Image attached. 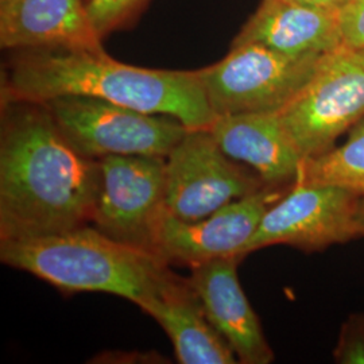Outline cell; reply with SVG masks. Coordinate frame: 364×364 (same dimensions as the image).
I'll use <instances>...</instances> for the list:
<instances>
[{
  "instance_id": "cell-1",
  "label": "cell",
  "mask_w": 364,
  "mask_h": 364,
  "mask_svg": "<svg viewBox=\"0 0 364 364\" xmlns=\"http://www.w3.org/2000/svg\"><path fill=\"white\" fill-rule=\"evenodd\" d=\"M100 161L81 156L43 103H1L0 242L90 225Z\"/></svg>"
},
{
  "instance_id": "cell-2",
  "label": "cell",
  "mask_w": 364,
  "mask_h": 364,
  "mask_svg": "<svg viewBox=\"0 0 364 364\" xmlns=\"http://www.w3.org/2000/svg\"><path fill=\"white\" fill-rule=\"evenodd\" d=\"M1 103H45L87 96L146 114L168 115L189 130L209 129L210 109L197 70L149 69L119 63L105 50H16L1 73Z\"/></svg>"
},
{
  "instance_id": "cell-3",
  "label": "cell",
  "mask_w": 364,
  "mask_h": 364,
  "mask_svg": "<svg viewBox=\"0 0 364 364\" xmlns=\"http://www.w3.org/2000/svg\"><path fill=\"white\" fill-rule=\"evenodd\" d=\"M0 260L63 293H107L129 299L142 311L181 278L159 255L119 243L92 225L0 242Z\"/></svg>"
},
{
  "instance_id": "cell-4",
  "label": "cell",
  "mask_w": 364,
  "mask_h": 364,
  "mask_svg": "<svg viewBox=\"0 0 364 364\" xmlns=\"http://www.w3.org/2000/svg\"><path fill=\"white\" fill-rule=\"evenodd\" d=\"M324 57H291L259 43H239L198 75L216 117L273 114L294 100Z\"/></svg>"
},
{
  "instance_id": "cell-5",
  "label": "cell",
  "mask_w": 364,
  "mask_h": 364,
  "mask_svg": "<svg viewBox=\"0 0 364 364\" xmlns=\"http://www.w3.org/2000/svg\"><path fill=\"white\" fill-rule=\"evenodd\" d=\"M43 105L69 144L96 161L111 156L166 158L189 131L176 117L87 96H61Z\"/></svg>"
},
{
  "instance_id": "cell-6",
  "label": "cell",
  "mask_w": 364,
  "mask_h": 364,
  "mask_svg": "<svg viewBox=\"0 0 364 364\" xmlns=\"http://www.w3.org/2000/svg\"><path fill=\"white\" fill-rule=\"evenodd\" d=\"M304 159L335 146L364 119V50L340 45L305 88L278 112Z\"/></svg>"
},
{
  "instance_id": "cell-7",
  "label": "cell",
  "mask_w": 364,
  "mask_h": 364,
  "mask_svg": "<svg viewBox=\"0 0 364 364\" xmlns=\"http://www.w3.org/2000/svg\"><path fill=\"white\" fill-rule=\"evenodd\" d=\"M166 158L111 156L100 159V192L91 225L119 243L158 255L166 215Z\"/></svg>"
},
{
  "instance_id": "cell-8",
  "label": "cell",
  "mask_w": 364,
  "mask_h": 364,
  "mask_svg": "<svg viewBox=\"0 0 364 364\" xmlns=\"http://www.w3.org/2000/svg\"><path fill=\"white\" fill-rule=\"evenodd\" d=\"M165 181L166 212L189 223L267 185L254 170L227 156L209 129L188 131L171 150Z\"/></svg>"
},
{
  "instance_id": "cell-9",
  "label": "cell",
  "mask_w": 364,
  "mask_h": 364,
  "mask_svg": "<svg viewBox=\"0 0 364 364\" xmlns=\"http://www.w3.org/2000/svg\"><path fill=\"white\" fill-rule=\"evenodd\" d=\"M360 198L336 186L296 181L266 212L242 255L277 245L317 252L360 237L356 225Z\"/></svg>"
},
{
  "instance_id": "cell-10",
  "label": "cell",
  "mask_w": 364,
  "mask_h": 364,
  "mask_svg": "<svg viewBox=\"0 0 364 364\" xmlns=\"http://www.w3.org/2000/svg\"><path fill=\"white\" fill-rule=\"evenodd\" d=\"M289 188L266 185L198 221L180 220L166 212L158 235V255L169 264L188 267L230 257L243 259V250L263 216Z\"/></svg>"
},
{
  "instance_id": "cell-11",
  "label": "cell",
  "mask_w": 364,
  "mask_h": 364,
  "mask_svg": "<svg viewBox=\"0 0 364 364\" xmlns=\"http://www.w3.org/2000/svg\"><path fill=\"white\" fill-rule=\"evenodd\" d=\"M240 260L230 257L196 264L191 267L188 281L209 323L228 343L240 363H272L273 350L239 282Z\"/></svg>"
},
{
  "instance_id": "cell-12",
  "label": "cell",
  "mask_w": 364,
  "mask_h": 364,
  "mask_svg": "<svg viewBox=\"0 0 364 364\" xmlns=\"http://www.w3.org/2000/svg\"><path fill=\"white\" fill-rule=\"evenodd\" d=\"M0 46L105 50L88 0H0Z\"/></svg>"
},
{
  "instance_id": "cell-13",
  "label": "cell",
  "mask_w": 364,
  "mask_h": 364,
  "mask_svg": "<svg viewBox=\"0 0 364 364\" xmlns=\"http://www.w3.org/2000/svg\"><path fill=\"white\" fill-rule=\"evenodd\" d=\"M209 130L227 156L267 185L291 186L297 181L304 156L278 112L218 117Z\"/></svg>"
},
{
  "instance_id": "cell-14",
  "label": "cell",
  "mask_w": 364,
  "mask_h": 364,
  "mask_svg": "<svg viewBox=\"0 0 364 364\" xmlns=\"http://www.w3.org/2000/svg\"><path fill=\"white\" fill-rule=\"evenodd\" d=\"M259 43L291 57L324 55L341 45L338 13L291 0H262L232 41Z\"/></svg>"
},
{
  "instance_id": "cell-15",
  "label": "cell",
  "mask_w": 364,
  "mask_h": 364,
  "mask_svg": "<svg viewBox=\"0 0 364 364\" xmlns=\"http://www.w3.org/2000/svg\"><path fill=\"white\" fill-rule=\"evenodd\" d=\"M170 338L181 364H235L237 358L209 323L188 278H180L144 309Z\"/></svg>"
},
{
  "instance_id": "cell-16",
  "label": "cell",
  "mask_w": 364,
  "mask_h": 364,
  "mask_svg": "<svg viewBox=\"0 0 364 364\" xmlns=\"http://www.w3.org/2000/svg\"><path fill=\"white\" fill-rule=\"evenodd\" d=\"M297 181L336 186L364 197V119L341 146L304 159Z\"/></svg>"
},
{
  "instance_id": "cell-17",
  "label": "cell",
  "mask_w": 364,
  "mask_h": 364,
  "mask_svg": "<svg viewBox=\"0 0 364 364\" xmlns=\"http://www.w3.org/2000/svg\"><path fill=\"white\" fill-rule=\"evenodd\" d=\"M151 0H88V11L99 36L130 28Z\"/></svg>"
},
{
  "instance_id": "cell-18",
  "label": "cell",
  "mask_w": 364,
  "mask_h": 364,
  "mask_svg": "<svg viewBox=\"0 0 364 364\" xmlns=\"http://www.w3.org/2000/svg\"><path fill=\"white\" fill-rule=\"evenodd\" d=\"M333 359L341 364H364V314H352L343 324Z\"/></svg>"
},
{
  "instance_id": "cell-19",
  "label": "cell",
  "mask_w": 364,
  "mask_h": 364,
  "mask_svg": "<svg viewBox=\"0 0 364 364\" xmlns=\"http://www.w3.org/2000/svg\"><path fill=\"white\" fill-rule=\"evenodd\" d=\"M341 45L364 50V0H347L338 11Z\"/></svg>"
},
{
  "instance_id": "cell-20",
  "label": "cell",
  "mask_w": 364,
  "mask_h": 364,
  "mask_svg": "<svg viewBox=\"0 0 364 364\" xmlns=\"http://www.w3.org/2000/svg\"><path fill=\"white\" fill-rule=\"evenodd\" d=\"M291 1L304 4V6H309V7H314V9H320V10H328V11H336L338 13L347 0H291Z\"/></svg>"
},
{
  "instance_id": "cell-21",
  "label": "cell",
  "mask_w": 364,
  "mask_h": 364,
  "mask_svg": "<svg viewBox=\"0 0 364 364\" xmlns=\"http://www.w3.org/2000/svg\"><path fill=\"white\" fill-rule=\"evenodd\" d=\"M356 225H358V232H359V236H364V197L360 198L359 205H358V212H356Z\"/></svg>"
}]
</instances>
